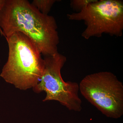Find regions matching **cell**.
I'll return each instance as SVG.
<instances>
[{"label": "cell", "mask_w": 123, "mask_h": 123, "mask_svg": "<svg viewBox=\"0 0 123 123\" xmlns=\"http://www.w3.org/2000/svg\"><path fill=\"white\" fill-rule=\"evenodd\" d=\"M97 0H72L70 1L71 8L76 12H80L88 5L94 2Z\"/></svg>", "instance_id": "obj_7"}, {"label": "cell", "mask_w": 123, "mask_h": 123, "mask_svg": "<svg viewBox=\"0 0 123 123\" xmlns=\"http://www.w3.org/2000/svg\"><path fill=\"white\" fill-rule=\"evenodd\" d=\"M44 60L43 75L33 88L34 91L46 92L44 102L57 101L70 111H80L82 102L78 94L79 85L74 82H65L62 77L61 70L67 61L66 56L58 52L45 56Z\"/></svg>", "instance_id": "obj_5"}, {"label": "cell", "mask_w": 123, "mask_h": 123, "mask_svg": "<svg viewBox=\"0 0 123 123\" xmlns=\"http://www.w3.org/2000/svg\"><path fill=\"white\" fill-rule=\"evenodd\" d=\"M0 28L5 37L21 32L44 56L57 53L59 37L55 18L43 14L26 0H5L0 12Z\"/></svg>", "instance_id": "obj_1"}, {"label": "cell", "mask_w": 123, "mask_h": 123, "mask_svg": "<svg viewBox=\"0 0 123 123\" xmlns=\"http://www.w3.org/2000/svg\"><path fill=\"white\" fill-rule=\"evenodd\" d=\"M5 0H0V12L1 10L3 4H4V2ZM0 32L1 34L2 35V32L0 28Z\"/></svg>", "instance_id": "obj_8"}, {"label": "cell", "mask_w": 123, "mask_h": 123, "mask_svg": "<svg viewBox=\"0 0 123 123\" xmlns=\"http://www.w3.org/2000/svg\"><path fill=\"white\" fill-rule=\"evenodd\" d=\"M81 94L103 114L113 118L123 114V85L111 72L86 76L79 85Z\"/></svg>", "instance_id": "obj_3"}, {"label": "cell", "mask_w": 123, "mask_h": 123, "mask_svg": "<svg viewBox=\"0 0 123 123\" xmlns=\"http://www.w3.org/2000/svg\"><path fill=\"white\" fill-rule=\"evenodd\" d=\"M8 56L0 76L6 82L23 90L33 88L44 72V59L33 42L21 32L5 37Z\"/></svg>", "instance_id": "obj_2"}, {"label": "cell", "mask_w": 123, "mask_h": 123, "mask_svg": "<svg viewBox=\"0 0 123 123\" xmlns=\"http://www.w3.org/2000/svg\"><path fill=\"white\" fill-rule=\"evenodd\" d=\"M69 20L82 21L86 29L81 36L88 40L104 34L121 37L123 31V1L97 0L81 11L67 15Z\"/></svg>", "instance_id": "obj_4"}, {"label": "cell", "mask_w": 123, "mask_h": 123, "mask_svg": "<svg viewBox=\"0 0 123 123\" xmlns=\"http://www.w3.org/2000/svg\"><path fill=\"white\" fill-rule=\"evenodd\" d=\"M56 1L55 0H34L31 4L40 12L48 15Z\"/></svg>", "instance_id": "obj_6"}]
</instances>
